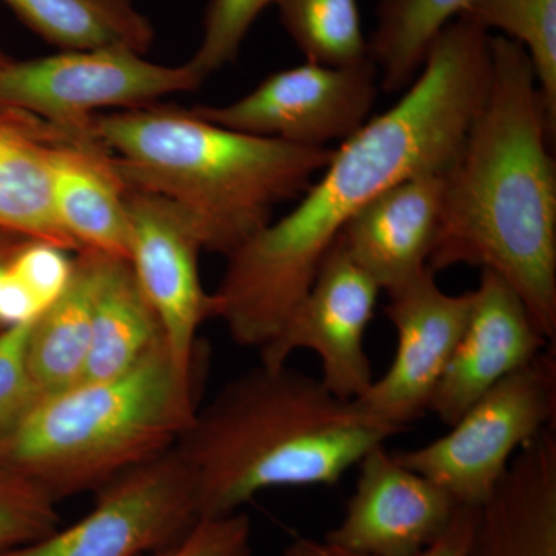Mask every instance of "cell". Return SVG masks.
I'll return each mask as SVG.
<instances>
[{"label": "cell", "instance_id": "9", "mask_svg": "<svg viewBox=\"0 0 556 556\" xmlns=\"http://www.w3.org/2000/svg\"><path fill=\"white\" fill-rule=\"evenodd\" d=\"M380 90L375 62L324 65L306 61L280 70L226 105L192 112L226 129L278 139L302 148H328L365 126Z\"/></svg>", "mask_w": 556, "mask_h": 556}, {"label": "cell", "instance_id": "17", "mask_svg": "<svg viewBox=\"0 0 556 556\" xmlns=\"http://www.w3.org/2000/svg\"><path fill=\"white\" fill-rule=\"evenodd\" d=\"M51 197L61 228L79 249L129 260L127 186L93 135L54 146Z\"/></svg>", "mask_w": 556, "mask_h": 556}, {"label": "cell", "instance_id": "16", "mask_svg": "<svg viewBox=\"0 0 556 556\" xmlns=\"http://www.w3.org/2000/svg\"><path fill=\"white\" fill-rule=\"evenodd\" d=\"M467 556H556V427L519 450L477 507Z\"/></svg>", "mask_w": 556, "mask_h": 556}, {"label": "cell", "instance_id": "3", "mask_svg": "<svg viewBox=\"0 0 556 556\" xmlns=\"http://www.w3.org/2000/svg\"><path fill=\"white\" fill-rule=\"evenodd\" d=\"M402 431L320 379L288 364H260L199 407L175 448L195 481L200 518H214L240 511L265 490L336 485Z\"/></svg>", "mask_w": 556, "mask_h": 556}, {"label": "cell", "instance_id": "2", "mask_svg": "<svg viewBox=\"0 0 556 556\" xmlns=\"http://www.w3.org/2000/svg\"><path fill=\"white\" fill-rule=\"evenodd\" d=\"M484 101L445 169L433 274L479 266L510 285L533 324L556 339V127L529 54L506 36L490 38Z\"/></svg>", "mask_w": 556, "mask_h": 556}, {"label": "cell", "instance_id": "20", "mask_svg": "<svg viewBox=\"0 0 556 556\" xmlns=\"http://www.w3.org/2000/svg\"><path fill=\"white\" fill-rule=\"evenodd\" d=\"M164 340L159 317L139 287L129 260L102 254L89 356L80 382L129 371Z\"/></svg>", "mask_w": 556, "mask_h": 556}, {"label": "cell", "instance_id": "30", "mask_svg": "<svg viewBox=\"0 0 556 556\" xmlns=\"http://www.w3.org/2000/svg\"><path fill=\"white\" fill-rule=\"evenodd\" d=\"M477 507L459 506L452 525L445 530L444 535L434 541L426 551L413 556H467L470 546L471 533H473ZM281 556H369L354 554L332 546L324 540L316 538L299 536L285 547Z\"/></svg>", "mask_w": 556, "mask_h": 556}, {"label": "cell", "instance_id": "1", "mask_svg": "<svg viewBox=\"0 0 556 556\" xmlns=\"http://www.w3.org/2000/svg\"><path fill=\"white\" fill-rule=\"evenodd\" d=\"M490 33L460 14L431 43L401 100L340 142L298 206L228 257L212 317L243 348H262L305 298L340 230L380 193L453 163L484 101Z\"/></svg>", "mask_w": 556, "mask_h": 556}, {"label": "cell", "instance_id": "28", "mask_svg": "<svg viewBox=\"0 0 556 556\" xmlns=\"http://www.w3.org/2000/svg\"><path fill=\"white\" fill-rule=\"evenodd\" d=\"M139 556H252V522L244 511L201 518L177 543Z\"/></svg>", "mask_w": 556, "mask_h": 556}, {"label": "cell", "instance_id": "8", "mask_svg": "<svg viewBox=\"0 0 556 556\" xmlns=\"http://www.w3.org/2000/svg\"><path fill=\"white\" fill-rule=\"evenodd\" d=\"M97 493L93 508L75 525L0 556H139L177 543L201 519L195 481L175 447Z\"/></svg>", "mask_w": 556, "mask_h": 556}, {"label": "cell", "instance_id": "10", "mask_svg": "<svg viewBox=\"0 0 556 556\" xmlns=\"http://www.w3.org/2000/svg\"><path fill=\"white\" fill-rule=\"evenodd\" d=\"M379 294L376 281L350 257L338 237L305 298L260 348V364L281 367L295 351H314L321 362V383L340 399L357 401L375 380L365 338Z\"/></svg>", "mask_w": 556, "mask_h": 556}, {"label": "cell", "instance_id": "11", "mask_svg": "<svg viewBox=\"0 0 556 556\" xmlns=\"http://www.w3.org/2000/svg\"><path fill=\"white\" fill-rule=\"evenodd\" d=\"M129 263L159 317L164 342L185 371L204 362L199 331L212 318V295L199 270L197 233L169 200L127 188Z\"/></svg>", "mask_w": 556, "mask_h": 556}, {"label": "cell", "instance_id": "23", "mask_svg": "<svg viewBox=\"0 0 556 556\" xmlns=\"http://www.w3.org/2000/svg\"><path fill=\"white\" fill-rule=\"evenodd\" d=\"M274 5L306 61L351 65L369 60L357 0H274Z\"/></svg>", "mask_w": 556, "mask_h": 556}, {"label": "cell", "instance_id": "5", "mask_svg": "<svg viewBox=\"0 0 556 556\" xmlns=\"http://www.w3.org/2000/svg\"><path fill=\"white\" fill-rule=\"evenodd\" d=\"M204 368L185 371L161 340L129 371L42 396L0 442V466L60 503L174 448L199 409Z\"/></svg>", "mask_w": 556, "mask_h": 556}, {"label": "cell", "instance_id": "27", "mask_svg": "<svg viewBox=\"0 0 556 556\" xmlns=\"http://www.w3.org/2000/svg\"><path fill=\"white\" fill-rule=\"evenodd\" d=\"M31 320L0 329V442L40 399L27 362Z\"/></svg>", "mask_w": 556, "mask_h": 556}, {"label": "cell", "instance_id": "18", "mask_svg": "<svg viewBox=\"0 0 556 556\" xmlns=\"http://www.w3.org/2000/svg\"><path fill=\"white\" fill-rule=\"evenodd\" d=\"M75 138L30 113L0 110V229L80 251L61 228L51 197V153Z\"/></svg>", "mask_w": 556, "mask_h": 556}, {"label": "cell", "instance_id": "12", "mask_svg": "<svg viewBox=\"0 0 556 556\" xmlns=\"http://www.w3.org/2000/svg\"><path fill=\"white\" fill-rule=\"evenodd\" d=\"M387 294L386 316L396 329V354L386 375L372 380L357 402L369 415L405 430L428 413L466 329L473 292L447 294L427 268Z\"/></svg>", "mask_w": 556, "mask_h": 556}, {"label": "cell", "instance_id": "26", "mask_svg": "<svg viewBox=\"0 0 556 556\" xmlns=\"http://www.w3.org/2000/svg\"><path fill=\"white\" fill-rule=\"evenodd\" d=\"M56 506L30 479L0 466V552L54 532L60 527Z\"/></svg>", "mask_w": 556, "mask_h": 556}, {"label": "cell", "instance_id": "21", "mask_svg": "<svg viewBox=\"0 0 556 556\" xmlns=\"http://www.w3.org/2000/svg\"><path fill=\"white\" fill-rule=\"evenodd\" d=\"M30 30L62 51L123 47L146 54L155 30L135 0H2Z\"/></svg>", "mask_w": 556, "mask_h": 556}, {"label": "cell", "instance_id": "4", "mask_svg": "<svg viewBox=\"0 0 556 556\" xmlns=\"http://www.w3.org/2000/svg\"><path fill=\"white\" fill-rule=\"evenodd\" d=\"M90 131L127 188L169 200L203 251L226 258L273 222L274 207L300 199L336 150L241 134L160 102L98 113Z\"/></svg>", "mask_w": 556, "mask_h": 556}, {"label": "cell", "instance_id": "29", "mask_svg": "<svg viewBox=\"0 0 556 556\" xmlns=\"http://www.w3.org/2000/svg\"><path fill=\"white\" fill-rule=\"evenodd\" d=\"M31 240L0 229V328L31 320L40 306L17 276L16 263L22 249Z\"/></svg>", "mask_w": 556, "mask_h": 556}, {"label": "cell", "instance_id": "25", "mask_svg": "<svg viewBox=\"0 0 556 556\" xmlns=\"http://www.w3.org/2000/svg\"><path fill=\"white\" fill-rule=\"evenodd\" d=\"M274 0H211L203 39L186 64L201 80L236 62L252 25Z\"/></svg>", "mask_w": 556, "mask_h": 556}, {"label": "cell", "instance_id": "13", "mask_svg": "<svg viewBox=\"0 0 556 556\" xmlns=\"http://www.w3.org/2000/svg\"><path fill=\"white\" fill-rule=\"evenodd\" d=\"M358 466L345 515L321 540L369 556H413L444 535L459 504L387 452L369 450Z\"/></svg>", "mask_w": 556, "mask_h": 556}, {"label": "cell", "instance_id": "15", "mask_svg": "<svg viewBox=\"0 0 556 556\" xmlns=\"http://www.w3.org/2000/svg\"><path fill=\"white\" fill-rule=\"evenodd\" d=\"M444 174L424 172L397 182L340 230L348 254L380 291H394L427 269L441 219Z\"/></svg>", "mask_w": 556, "mask_h": 556}, {"label": "cell", "instance_id": "24", "mask_svg": "<svg viewBox=\"0 0 556 556\" xmlns=\"http://www.w3.org/2000/svg\"><path fill=\"white\" fill-rule=\"evenodd\" d=\"M463 14L522 46L556 127V0H475Z\"/></svg>", "mask_w": 556, "mask_h": 556}, {"label": "cell", "instance_id": "32", "mask_svg": "<svg viewBox=\"0 0 556 556\" xmlns=\"http://www.w3.org/2000/svg\"><path fill=\"white\" fill-rule=\"evenodd\" d=\"M0 329H2V328H0Z\"/></svg>", "mask_w": 556, "mask_h": 556}, {"label": "cell", "instance_id": "19", "mask_svg": "<svg viewBox=\"0 0 556 556\" xmlns=\"http://www.w3.org/2000/svg\"><path fill=\"white\" fill-rule=\"evenodd\" d=\"M102 252L80 249L72 258L67 283L33 318L27 362L40 397L60 393L83 379L89 356L94 289Z\"/></svg>", "mask_w": 556, "mask_h": 556}, {"label": "cell", "instance_id": "31", "mask_svg": "<svg viewBox=\"0 0 556 556\" xmlns=\"http://www.w3.org/2000/svg\"><path fill=\"white\" fill-rule=\"evenodd\" d=\"M9 60H10V58L7 56V54L3 53L2 50H0V64H3V62L9 61Z\"/></svg>", "mask_w": 556, "mask_h": 556}, {"label": "cell", "instance_id": "7", "mask_svg": "<svg viewBox=\"0 0 556 556\" xmlns=\"http://www.w3.org/2000/svg\"><path fill=\"white\" fill-rule=\"evenodd\" d=\"M201 86L186 62L155 64L123 47L61 51L0 64V110L30 113L72 137H87L101 110L141 108Z\"/></svg>", "mask_w": 556, "mask_h": 556}, {"label": "cell", "instance_id": "14", "mask_svg": "<svg viewBox=\"0 0 556 556\" xmlns=\"http://www.w3.org/2000/svg\"><path fill=\"white\" fill-rule=\"evenodd\" d=\"M470 316L428 412L452 427L482 394L525 367L548 342L503 277L482 269Z\"/></svg>", "mask_w": 556, "mask_h": 556}, {"label": "cell", "instance_id": "22", "mask_svg": "<svg viewBox=\"0 0 556 556\" xmlns=\"http://www.w3.org/2000/svg\"><path fill=\"white\" fill-rule=\"evenodd\" d=\"M475 0H378L368 39L380 89L405 91L419 75L439 33L470 9Z\"/></svg>", "mask_w": 556, "mask_h": 556}, {"label": "cell", "instance_id": "6", "mask_svg": "<svg viewBox=\"0 0 556 556\" xmlns=\"http://www.w3.org/2000/svg\"><path fill=\"white\" fill-rule=\"evenodd\" d=\"M548 427H556L555 345L490 388L447 434L394 457L459 506L478 507L519 450Z\"/></svg>", "mask_w": 556, "mask_h": 556}]
</instances>
